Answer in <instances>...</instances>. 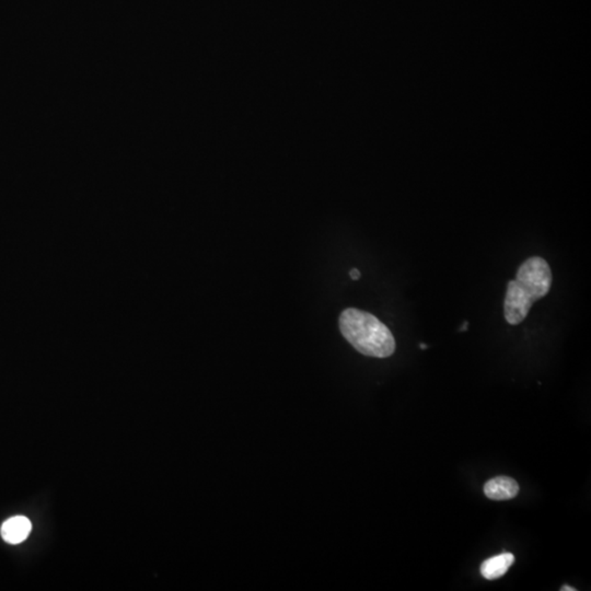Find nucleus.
<instances>
[{
  "label": "nucleus",
  "instance_id": "obj_4",
  "mask_svg": "<svg viewBox=\"0 0 591 591\" xmlns=\"http://www.w3.org/2000/svg\"><path fill=\"white\" fill-rule=\"evenodd\" d=\"M32 530L31 521L25 516H15L8 519L1 527V536L8 543L19 544L28 538Z\"/></svg>",
  "mask_w": 591,
  "mask_h": 591
},
{
  "label": "nucleus",
  "instance_id": "obj_2",
  "mask_svg": "<svg viewBox=\"0 0 591 591\" xmlns=\"http://www.w3.org/2000/svg\"><path fill=\"white\" fill-rule=\"evenodd\" d=\"M338 326L346 341L363 355L387 359L396 352V340L388 326L366 311L346 309Z\"/></svg>",
  "mask_w": 591,
  "mask_h": 591
},
{
  "label": "nucleus",
  "instance_id": "obj_9",
  "mask_svg": "<svg viewBox=\"0 0 591 591\" xmlns=\"http://www.w3.org/2000/svg\"><path fill=\"white\" fill-rule=\"evenodd\" d=\"M419 346H421L422 349H426V347H427V346H426L425 344H421V345H419Z\"/></svg>",
  "mask_w": 591,
  "mask_h": 591
},
{
  "label": "nucleus",
  "instance_id": "obj_3",
  "mask_svg": "<svg viewBox=\"0 0 591 591\" xmlns=\"http://www.w3.org/2000/svg\"><path fill=\"white\" fill-rule=\"evenodd\" d=\"M484 493L492 501H509L519 493V485L509 476H497L486 482Z\"/></svg>",
  "mask_w": 591,
  "mask_h": 591
},
{
  "label": "nucleus",
  "instance_id": "obj_1",
  "mask_svg": "<svg viewBox=\"0 0 591 591\" xmlns=\"http://www.w3.org/2000/svg\"><path fill=\"white\" fill-rule=\"evenodd\" d=\"M552 272L544 258L534 256L521 264L516 279L507 285L503 314L511 326H518L528 317L534 301L543 298L551 289Z\"/></svg>",
  "mask_w": 591,
  "mask_h": 591
},
{
  "label": "nucleus",
  "instance_id": "obj_7",
  "mask_svg": "<svg viewBox=\"0 0 591 591\" xmlns=\"http://www.w3.org/2000/svg\"><path fill=\"white\" fill-rule=\"evenodd\" d=\"M561 590L562 591H575V590H576V589L571 588V586H564V587H562Z\"/></svg>",
  "mask_w": 591,
  "mask_h": 591
},
{
  "label": "nucleus",
  "instance_id": "obj_8",
  "mask_svg": "<svg viewBox=\"0 0 591 591\" xmlns=\"http://www.w3.org/2000/svg\"><path fill=\"white\" fill-rule=\"evenodd\" d=\"M466 328H468V322H466H466H464V324H462L461 328H460V331H462V332L466 331Z\"/></svg>",
  "mask_w": 591,
  "mask_h": 591
},
{
  "label": "nucleus",
  "instance_id": "obj_5",
  "mask_svg": "<svg viewBox=\"0 0 591 591\" xmlns=\"http://www.w3.org/2000/svg\"><path fill=\"white\" fill-rule=\"evenodd\" d=\"M514 561L515 556L511 553L493 556L482 563L481 575L487 580L501 578L508 571L509 567L513 565Z\"/></svg>",
  "mask_w": 591,
  "mask_h": 591
},
{
  "label": "nucleus",
  "instance_id": "obj_6",
  "mask_svg": "<svg viewBox=\"0 0 591 591\" xmlns=\"http://www.w3.org/2000/svg\"><path fill=\"white\" fill-rule=\"evenodd\" d=\"M349 275H351L352 279L354 281H357L361 278V272L357 270V268H353L351 272H349Z\"/></svg>",
  "mask_w": 591,
  "mask_h": 591
}]
</instances>
